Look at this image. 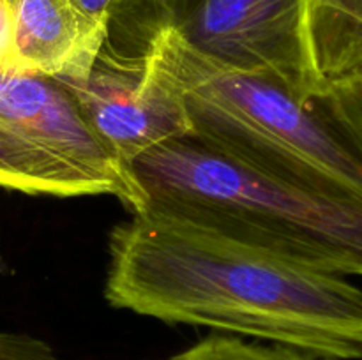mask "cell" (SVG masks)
I'll return each instance as SVG.
<instances>
[{"label": "cell", "instance_id": "8", "mask_svg": "<svg viewBox=\"0 0 362 360\" xmlns=\"http://www.w3.org/2000/svg\"><path fill=\"white\" fill-rule=\"evenodd\" d=\"M163 360H322L311 353L276 342L212 334Z\"/></svg>", "mask_w": 362, "mask_h": 360}, {"label": "cell", "instance_id": "10", "mask_svg": "<svg viewBox=\"0 0 362 360\" xmlns=\"http://www.w3.org/2000/svg\"><path fill=\"white\" fill-rule=\"evenodd\" d=\"M13 64V21L9 0H0V67Z\"/></svg>", "mask_w": 362, "mask_h": 360}, {"label": "cell", "instance_id": "9", "mask_svg": "<svg viewBox=\"0 0 362 360\" xmlns=\"http://www.w3.org/2000/svg\"><path fill=\"white\" fill-rule=\"evenodd\" d=\"M0 360H66L42 339L20 332H0Z\"/></svg>", "mask_w": 362, "mask_h": 360}, {"label": "cell", "instance_id": "3", "mask_svg": "<svg viewBox=\"0 0 362 360\" xmlns=\"http://www.w3.org/2000/svg\"><path fill=\"white\" fill-rule=\"evenodd\" d=\"M129 172L140 191L136 212L184 219L331 274L361 275L359 205L286 186L187 134L156 145Z\"/></svg>", "mask_w": 362, "mask_h": 360}, {"label": "cell", "instance_id": "11", "mask_svg": "<svg viewBox=\"0 0 362 360\" xmlns=\"http://www.w3.org/2000/svg\"><path fill=\"white\" fill-rule=\"evenodd\" d=\"M81 11L85 16L105 34L106 32V20H108L110 9H112L113 0H78Z\"/></svg>", "mask_w": 362, "mask_h": 360}, {"label": "cell", "instance_id": "1", "mask_svg": "<svg viewBox=\"0 0 362 360\" xmlns=\"http://www.w3.org/2000/svg\"><path fill=\"white\" fill-rule=\"evenodd\" d=\"M331 274L179 217L134 212L110 233L105 296L165 323L362 356V292Z\"/></svg>", "mask_w": 362, "mask_h": 360}, {"label": "cell", "instance_id": "4", "mask_svg": "<svg viewBox=\"0 0 362 360\" xmlns=\"http://www.w3.org/2000/svg\"><path fill=\"white\" fill-rule=\"evenodd\" d=\"M161 30L209 60L327 99L311 46V0H113L101 49L141 56Z\"/></svg>", "mask_w": 362, "mask_h": 360}, {"label": "cell", "instance_id": "7", "mask_svg": "<svg viewBox=\"0 0 362 360\" xmlns=\"http://www.w3.org/2000/svg\"><path fill=\"white\" fill-rule=\"evenodd\" d=\"M13 21L11 67L60 80L88 76L105 34L78 0H9Z\"/></svg>", "mask_w": 362, "mask_h": 360}, {"label": "cell", "instance_id": "6", "mask_svg": "<svg viewBox=\"0 0 362 360\" xmlns=\"http://www.w3.org/2000/svg\"><path fill=\"white\" fill-rule=\"evenodd\" d=\"M57 80L127 169L156 145L189 133L182 95L154 42L141 56L99 49L87 78Z\"/></svg>", "mask_w": 362, "mask_h": 360}, {"label": "cell", "instance_id": "5", "mask_svg": "<svg viewBox=\"0 0 362 360\" xmlns=\"http://www.w3.org/2000/svg\"><path fill=\"white\" fill-rule=\"evenodd\" d=\"M0 187L30 196L110 194L133 212L140 191L57 78L0 67Z\"/></svg>", "mask_w": 362, "mask_h": 360}, {"label": "cell", "instance_id": "2", "mask_svg": "<svg viewBox=\"0 0 362 360\" xmlns=\"http://www.w3.org/2000/svg\"><path fill=\"white\" fill-rule=\"evenodd\" d=\"M152 42L182 95L187 136L286 186L362 207L359 108L334 97L300 101L269 78L198 55L166 30Z\"/></svg>", "mask_w": 362, "mask_h": 360}]
</instances>
